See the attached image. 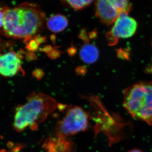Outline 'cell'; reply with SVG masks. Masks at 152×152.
Instances as JSON below:
<instances>
[{"label":"cell","instance_id":"10","mask_svg":"<svg viewBox=\"0 0 152 152\" xmlns=\"http://www.w3.org/2000/svg\"><path fill=\"white\" fill-rule=\"evenodd\" d=\"M75 10H80L91 4L94 0H62Z\"/></svg>","mask_w":152,"mask_h":152},{"label":"cell","instance_id":"7","mask_svg":"<svg viewBox=\"0 0 152 152\" xmlns=\"http://www.w3.org/2000/svg\"><path fill=\"white\" fill-rule=\"evenodd\" d=\"M23 57L14 51L0 52V74L12 77L22 72Z\"/></svg>","mask_w":152,"mask_h":152},{"label":"cell","instance_id":"2","mask_svg":"<svg viewBox=\"0 0 152 152\" xmlns=\"http://www.w3.org/2000/svg\"><path fill=\"white\" fill-rule=\"evenodd\" d=\"M58 107L53 98L40 92H33L28 96L27 102L16 109L14 128L22 132L27 127L35 130Z\"/></svg>","mask_w":152,"mask_h":152},{"label":"cell","instance_id":"5","mask_svg":"<svg viewBox=\"0 0 152 152\" xmlns=\"http://www.w3.org/2000/svg\"><path fill=\"white\" fill-rule=\"evenodd\" d=\"M131 9L129 0H96V16L107 26L114 24L121 14H128Z\"/></svg>","mask_w":152,"mask_h":152},{"label":"cell","instance_id":"9","mask_svg":"<svg viewBox=\"0 0 152 152\" xmlns=\"http://www.w3.org/2000/svg\"><path fill=\"white\" fill-rule=\"evenodd\" d=\"M99 56L97 48L93 44H85L80 50V57L82 61L86 64L94 63L97 60Z\"/></svg>","mask_w":152,"mask_h":152},{"label":"cell","instance_id":"1","mask_svg":"<svg viewBox=\"0 0 152 152\" xmlns=\"http://www.w3.org/2000/svg\"><path fill=\"white\" fill-rule=\"evenodd\" d=\"M45 14L35 4L24 3L5 12L1 33L7 37L29 41L42 30Z\"/></svg>","mask_w":152,"mask_h":152},{"label":"cell","instance_id":"12","mask_svg":"<svg viewBox=\"0 0 152 152\" xmlns=\"http://www.w3.org/2000/svg\"><path fill=\"white\" fill-rule=\"evenodd\" d=\"M127 152H143L141 150L137 149H134L128 151Z\"/></svg>","mask_w":152,"mask_h":152},{"label":"cell","instance_id":"11","mask_svg":"<svg viewBox=\"0 0 152 152\" xmlns=\"http://www.w3.org/2000/svg\"><path fill=\"white\" fill-rule=\"evenodd\" d=\"M7 7L0 5V28L3 27L5 12Z\"/></svg>","mask_w":152,"mask_h":152},{"label":"cell","instance_id":"4","mask_svg":"<svg viewBox=\"0 0 152 152\" xmlns=\"http://www.w3.org/2000/svg\"><path fill=\"white\" fill-rule=\"evenodd\" d=\"M88 115L78 106H69L62 120L56 126L57 137L66 139L68 137L86 130L89 126Z\"/></svg>","mask_w":152,"mask_h":152},{"label":"cell","instance_id":"8","mask_svg":"<svg viewBox=\"0 0 152 152\" xmlns=\"http://www.w3.org/2000/svg\"><path fill=\"white\" fill-rule=\"evenodd\" d=\"M68 25L66 17L61 14H57L50 17L47 22L48 28L52 32L58 33L65 29Z\"/></svg>","mask_w":152,"mask_h":152},{"label":"cell","instance_id":"3","mask_svg":"<svg viewBox=\"0 0 152 152\" xmlns=\"http://www.w3.org/2000/svg\"><path fill=\"white\" fill-rule=\"evenodd\" d=\"M123 104L133 118L152 126V82H140L127 88Z\"/></svg>","mask_w":152,"mask_h":152},{"label":"cell","instance_id":"6","mask_svg":"<svg viewBox=\"0 0 152 152\" xmlns=\"http://www.w3.org/2000/svg\"><path fill=\"white\" fill-rule=\"evenodd\" d=\"M137 23L135 20L128 15L121 14L117 18L110 31L106 34L108 45L113 46L120 39L131 37L135 34Z\"/></svg>","mask_w":152,"mask_h":152}]
</instances>
